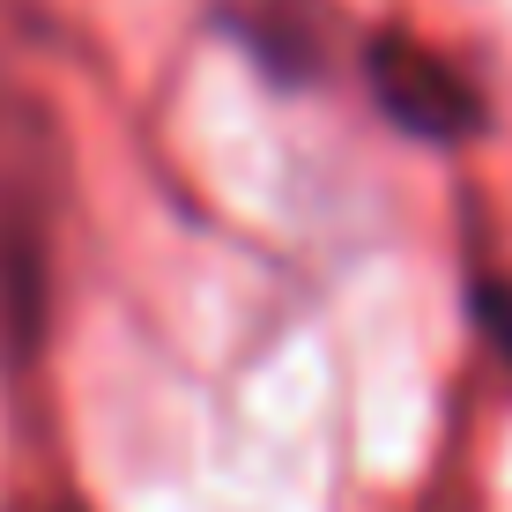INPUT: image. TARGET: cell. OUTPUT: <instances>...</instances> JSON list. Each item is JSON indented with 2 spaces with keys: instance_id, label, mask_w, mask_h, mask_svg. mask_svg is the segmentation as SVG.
I'll return each instance as SVG.
<instances>
[{
  "instance_id": "cell-1",
  "label": "cell",
  "mask_w": 512,
  "mask_h": 512,
  "mask_svg": "<svg viewBox=\"0 0 512 512\" xmlns=\"http://www.w3.org/2000/svg\"><path fill=\"white\" fill-rule=\"evenodd\" d=\"M372 97L394 127H409L423 141H468L483 127V90L453 60H438L431 45L401 38V30L372 38Z\"/></svg>"
},
{
  "instance_id": "cell-2",
  "label": "cell",
  "mask_w": 512,
  "mask_h": 512,
  "mask_svg": "<svg viewBox=\"0 0 512 512\" xmlns=\"http://www.w3.org/2000/svg\"><path fill=\"white\" fill-rule=\"evenodd\" d=\"M468 305H475V327L498 342V357H512V282L475 275V282H468Z\"/></svg>"
}]
</instances>
